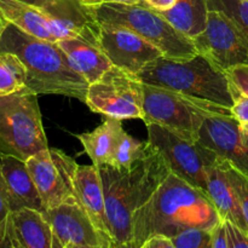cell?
<instances>
[{
    "label": "cell",
    "mask_w": 248,
    "mask_h": 248,
    "mask_svg": "<svg viewBox=\"0 0 248 248\" xmlns=\"http://www.w3.org/2000/svg\"><path fill=\"white\" fill-rule=\"evenodd\" d=\"M220 220L207 193L171 172L149 200L136 211L132 248H140L154 234L173 237L189 228L211 229Z\"/></svg>",
    "instance_id": "cell-1"
},
{
    "label": "cell",
    "mask_w": 248,
    "mask_h": 248,
    "mask_svg": "<svg viewBox=\"0 0 248 248\" xmlns=\"http://www.w3.org/2000/svg\"><path fill=\"white\" fill-rule=\"evenodd\" d=\"M98 167L106 210L115 248H132V222L140 210L171 173L166 160L152 144L145 157L130 170Z\"/></svg>",
    "instance_id": "cell-2"
},
{
    "label": "cell",
    "mask_w": 248,
    "mask_h": 248,
    "mask_svg": "<svg viewBox=\"0 0 248 248\" xmlns=\"http://www.w3.org/2000/svg\"><path fill=\"white\" fill-rule=\"evenodd\" d=\"M0 51L16 55L27 72L26 86L36 94H56L84 102L89 82L68 61L57 43L43 40L6 23L0 33Z\"/></svg>",
    "instance_id": "cell-3"
},
{
    "label": "cell",
    "mask_w": 248,
    "mask_h": 248,
    "mask_svg": "<svg viewBox=\"0 0 248 248\" xmlns=\"http://www.w3.org/2000/svg\"><path fill=\"white\" fill-rule=\"evenodd\" d=\"M137 77L144 84L172 90L230 110L234 106L235 87L227 72L202 53L186 60L161 56L145 65Z\"/></svg>",
    "instance_id": "cell-4"
},
{
    "label": "cell",
    "mask_w": 248,
    "mask_h": 248,
    "mask_svg": "<svg viewBox=\"0 0 248 248\" xmlns=\"http://www.w3.org/2000/svg\"><path fill=\"white\" fill-rule=\"evenodd\" d=\"M38 96L28 87L0 96V155L27 161L48 148Z\"/></svg>",
    "instance_id": "cell-5"
},
{
    "label": "cell",
    "mask_w": 248,
    "mask_h": 248,
    "mask_svg": "<svg viewBox=\"0 0 248 248\" xmlns=\"http://www.w3.org/2000/svg\"><path fill=\"white\" fill-rule=\"evenodd\" d=\"M99 23L131 29L156 46L167 58L186 60L198 55L193 39L173 28L159 12L142 4H106L93 7Z\"/></svg>",
    "instance_id": "cell-6"
},
{
    "label": "cell",
    "mask_w": 248,
    "mask_h": 248,
    "mask_svg": "<svg viewBox=\"0 0 248 248\" xmlns=\"http://www.w3.org/2000/svg\"><path fill=\"white\" fill-rule=\"evenodd\" d=\"M213 114H232V110L143 82L142 120L145 125L156 124L186 140H198L203 121Z\"/></svg>",
    "instance_id": "cell-7"
},
{
    "label": "cell",
    "mask_w": 248,
    "mask_h": 248,
    "mask_svg": "<svg viewBox=\"0 0 248 248\" xmlns=\"http://www.w3.org/2000/svg\"><path fill=\"white\" fill-rule=\"evenodd\" d=\"M85 104L106 118L143 119V82L136 74L111 65L89 85Z\"/></svg>",
    "instance_id": "cell-8"
},
{
    "label": "cell",
    "mask_w": 248,
    "mask_h": 248,
    "mask_svg": "<svg viewBox=\"0 0 248 248\" xmlns=\"http://www.w3.org/2000/svg\"><path fill=\"white\" fill-rule=\"evenodd\" d=\"M148 140L164 156L172 173L207 193V167L219 159L198 140H189L156 124H149Z\"/></svg>",
    "instance_id": "cell-9"
},
{
    "label": "cell",
    "mask_w": 248,
    "mask_h": 248,
    "mask_svg": "<svg viewBox=\"0 0 248 248\" xmlns=\"http://www.w3.org/2000/svg\"><path fill=\"white\" fill-rule=\"evenodd\" d=\"M26 164L40 194L44 211L75 195L74 181L79 165L64 152L48 147L31 155Z\"/></svg>",
    "instance_id": "cell-10"
},
{
    "label": "cell",
    "mask_w": 248,
    "mask_h": 248,
    "mask_svg": "<svg viewBox=\"0 0 248 248\" xmlns=\"http://www.w3.org/2000/svg\"><path fill=\"white\" fill-rule=\"evenodd\" d=\"M193 40L198 52L224 72L248 64V40L234 22L218 10H210L206 29Z\"/></svg>",
    "instance_id": "cell-11"
},
{
    "label": "cell",
    "mask_w": 248,
    "mask_h": 248,
    "mask_svg": "<svg viewBox=\"0 0 248 248\" xmlns=\"http://www.w3.org/2000/svg\"><path fill=\"white\" fill-rule=\"evenodd\" d=\"M43 213L52 228V248H111L75 195Z\"/></svg>",
    "instance_id": "cell-12"
},
{
    "label": "cell",
    "mask_w": 248,
    "mask_h": 248,
    "mask_svg": "<svg viewBox=\"0 0 248 248\" xmlns=\"http://www.w3.org/2000/svg\"><path fill=\"white\" fill-rule=\"evenodd\" d=\"M98 46L115 67L137 75L162 52L137 33L118 24L101 23Z\"/></svg>",
    "instance_id": "cell-13"
},
{
    "label": "cell",
    "mask_w": 248,
    "mask_h": 248,
    "mask_svg": "<svg viewBox=\"0 0 248 248\" xmlns=\"http://www.w3.org/2000/svg\"><path fill=\"white\" fill-rule=\"evenodd\" d=\"M198 142L248 177V140L232 113L208 115Z\"/></svg>",
    "instance_id": "cell-14"
},
{
    "label": "cell",
    "mask_w": 248,
    "mask_h": 248,
    "mask_svg": "<svg viewBox=\"0 0 248 248\" xmlns=\"http://www.w3.org/2000/svg\"><path fill=\"white\" fill-rule=\"evenodd\" d=\"M39 9L48 18L58 40L81 38L98 46L101 23L93 7L86 6L80 0H48Z\"/></svg>",
    "instance_id": "cell-15"
},
{
    "label": "cell",
    "mask_w": 248,
    "mask_h": 248,
    "mask_svg": "<svg viewBox=\"0 0 248 248\" xmlns=\"http://www.w3.org/2000/svg\"><path fill=\"white\" fill-rule=\"evenodd\" d=\"M75 196L87 212L102 236L114 247L110 225L106 210L103 186L96 165H79L74 181Z\"/></svg>",
    "instance_id": "cell-16"
},
{
    "label": "cell",
    "mask_w": 248,
    "mask_h": 248,
    "mask_svg": "<svg viewBox=\"0 0 248 248\" xmlns=\"http://www.w3.org/2000/svg\"><path fill=\"white\" fill-rule=\"evenodd\" d=\"M0 171L4 177L7 202L11 212L24 207L43 212L44 206L40 194L24 160L12 155L1 154Z\"/></svg>",
    "instance_id": "cell-17"
},
{
    "label": "cell",
    "mask_w": 248,
    "mask_h": 248,
    "mask_svg": "<svg viewBox=\"0 0 248 248\" xmlns=\"http://www.w3.org/2000/svg\"><path fill=\"white\" fill-rule=\"evenodd\" d=\"M207 195L215 205L220 219L234 223L248 232L239 199L227 170V161L219 159L207 167Z\"/></svg>",
    "instance_id": "cell-18"
},
{
    "label": "cell",
    "mask_w": 248,
    "mask_h": 248,
    "mask_svg": "<svg viewBox=\"0 0 248 248\" xmlns=\"http://www.w3.org/2000/svg\"><path fill=\"white\" fill-rule=\"evenodd\" d=\"M72 67L90 84L98 80L111 63L97 45L81 38H64L57 41Z\"/></svg>",
    "instance_id": "cell-19"
},
{
    "label": "cell",
    "mask_w": 248,
    "mask_h": 248,
    "mask_svg": "<svg viewBox=\"0 0 248 248\" xmlns=\"http://www.w3.org/2000/svg\"><path fill=\"white\" fill-rule=\"evenodd\" d=\"M17 248H52L51 224L41 211L24 207L10 213Z\"/></svg>",
    "instance_id": "cell-20"
},
{
    "label": "cell",
    "mask_w": 248,
    "mask_h": 248,
    "mask_svg": "<svg viewBox=\"0 0 248 248\" xmlns=\"http://www.w3.org/2000/svg\"><path fill=\"white\" fill-rule=\"evenodd\" d=\"M0 15L7 23L29 35L53 43L58 41L50 21L38 6L21 0H0Z\"/></svg>",
    "instance_id": "cell-21"
},
{
    "label": "cell",
    "mask_w": 248,
    "mask_h": 248,
    "mask_svg": "<svg viewBox=\"0 0 248 248\" xmlns=\"http://www.w3.org/2000/svg\"><path fill=\"white\" fill-rule=\"evenodd\" d=\"M124 132L125 130L123 127V120L107 118L102 125L91 132L78 135V140L82 144L92 164L102 166L110 165Z\"/></svg>",
    "instance_id": "cell-22"
},
{
    "label": "cell",
    "mask_w": 248,
    "mask_h": 248,
    "mask_svg": "<svg viewBox=\"0 0 248 248\" xmlns=\"http://www.w3.org/2000/svg\"><path fill=\"white\" fill-rule=\"evenodd\" d=\"M208 12L207 0H177L171 9L159 14L182 34L195 39L206 29Z\"/></svg>",
    "instance_id": "cell-23"
},
{
    "label": "cell",
    "mask_w": 248,
    "mask_h": 248,
    "mask_svg": "<svg viewBox=\"0 0 248 248\" xmlns=\"http://www.w3.org/2000/svg\"><path fill=\"white\" fill-rule=\"evenodd\" d=\"M27 72L22 61L7 51H0V96L21 91L26 86Z\"/></svg>",
    "instance_id": "cell-24"
},
{
    "label": "cell",
    "mask_w": 248,
    "mask_h": 248,
    "mask_svg": "<svg viewBox=\"0 0 248 248\" xmlns=\"http://www.w3.org/2000/svg\"><path fill=\"white\" fill-rule=\"evenodd\" d=\"M150 149H152V143L149 140L147 142L138 140L125 131L116 148L110 166L119 170L132 169L137 162L147 156Z\"/></svg>",
    "instance_id": "cell-25"
},
{
    "label": "cell",
    "mask_w": 248,
    "mask_h": 248,
    "mask_svg": "<svg viewBox=\"0 0 248 248\" xmlns=\"http://www.w3.org/2000/svg\"><path fill=\"white\" fill-rule=\"evenodd\" d=\"M207 4L229 17L248 40V0H207Z\"/></svg>",
    "instance_id": "cell-26"
},
{
    "label": "cell",
    "mask_w": 248,
    "mask_h": 248,
    "mask_svg": "<svg viewBox=\"0 0 248 248\" xmlns=\"http://www.w3.org/2000/svg\"><path fill=\"white\" fill-rule=\"evenodd\" d=\"M212 228H189L171 237L174 248H211Z\"/></svg>",
    "instance_id": "cell-27"
},
{
    "label": "cell",
    "mask_w": 248,
    "mask_h": 248,
    "mask_svg": "<svg viewBox=\"0 0 248 248\" xmlns=\"http://www.w3.org/2000/svg\"><path fill=\"white\" fill-rule=\"evenodd\" d=\"M227 170L230 181H232L235 191H236L240 207H241L242 215H244L248 227V177L241 171L235 169L234 166H232L229 162H227Z\"/></svg>",
    "instance_id": "cell-28"
},
{
    "label": "cell",
    "mask_w": 248,
    "mask_h": 248,
    "mask_svg": "<svg viewBox=\"0 0 248 248\" xmlns=\"http://www.w3.org/2000/svg\"><path fill=\"white\" fill-rule=\"evenodd\" d=\"M232 113L239 120L242 132L248 140V97L240 93L235 89V102L232 108Z\"/></svg>",
    "instance_id": "cell-29"
},
{
    "label": "cell",
    "mask_w": 248,
    "mask_h": 248,
    "mask_svg": "<svg viewBox=\"0 0 248 248\" xmlns=\"http://www.w3.org/2000/svg\"><path fill=\"white\" fill-rule=\"evenodd\" d=\"M235 89L244 96L248 97V64L232 68L227 72Z\"/></svg>",
    "instance_id": "cell-30"
},
{
    "label": "cell",
    "mask_w": 248,
    "mask_h": 248,
    "mask_svg": "<svg viewBox=\"0 0 248 248\" xmlns=\"http://www.w3.org/2000/svg\"><path fill=\"white\" fill-rule=\"evenodd\" d=\"M224 223L229 239V248H248V232L228 220H224Z\"/></svg>",
    "instance_id": "cell-31"
},
{
    "label": "cell",
    "mask_w": 248,
    "mask_h": 248,
    "mask_svg": "<svg viewBox=\"0 0 248 248\" xmlns=\"http://www.w3.org/2000/svg\"><path fill=\"white\" fill-rule=\"evenodd\" d=\"M211 248H229V239L224 220H220L212 228Z\"/></svg>",
    "instance_id": "cell-32"
},
{
    "label": "cell",
    "mask_w": 248,
    "mask_h": 248,
    "mask_svg": "<svg viewBox=\"0 0 248 248\" xmlns=\"http://www.w3.org/2000/svg\"><path fill=\"white\" fill-rule=\"evenodd\" d=\"M10 213H11V211H10L9 202H7L4 177L0 171V228L7 227L10 222Z\"/></svg>",
    "instance_id": "cell-33"
},
{
    "label": "cell",
    "mask_w": 248,
    "mask_h": 248,
    "mask_svg": "<svg viewBox=\"0 0 248 248\" xmlns=\"http://www.w3.org/2000/svg\"><path fill=\"white\" fill-rule=\"evenodd\" d=\"M140 248H174L171 237L162 234H154L148 237Z\"/></svg>",
    "instance_id": "cell-34"
},
{
    "label": "cell",
    "mask_w": 248,
    "mask_h": 248,
    "mask_svg": "<svg viewBox=\"0 0 248 248\" xmlns=\"http://www.w3.org/2000/svg\"><path fill=\"white\" fill-rule=\"evenodd\" d=\"M177 0H143V5L156 12L167 11L171 9Z\"/></svg>",
    "instance_id": "cell-35"
},
{
    "label": "cell",
    "mask_w": 248,
    "mask_h": 248,
    "mask_svg": "<svg viewBox=\"0 0 248 248\" xmlns=\"http://www.w3.org/2000/svg\"><path fill=\"white\" fill-rule=\"evenodd\" d=\"M84 5L90 7H97L106 4H142L143 0H80Z\"/></svg>",
    "instance_id": "cell-36"
},
{
    "label": "cell",
    "mask_w": 248,
    "mask_h": 248,
    "mask_svg": "<svg viewBox=\"0 0 248 248\" xmlns=\"http://www.w3.org/2000/svg\"><path fill=\"white\" fill-rule=\"evenodd\" d=\"M21 1L28 2V4L34 5V6L41 7V6H44V5H45L48 0H21Z\"/></svg>",
    "instance_id": "cell-37"
},
{
    "label": "cell",
    "mask_w": 248,
    "mask_h": 248,
    "mask_svg": "<svg viewBox=\"0 0 248 248\" xmlns=\"http://www.w3.org/2000/svg\"><path fill=\"white\" fill-rule=\"evenodd\" d=\"M6 23H7V22L5 21V19L1 17V15H0V33H1L2 29L5 28V26H6Z\"/></svg>",
    "instance_id": "cell-38"
}]
</instances>
